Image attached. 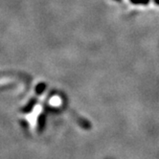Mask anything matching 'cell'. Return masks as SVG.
Here are the masks:
<instances>
[{"label":"cell","mask_w":159,"mask_h":159,"mask_svg":"<svg viewBox=\"0 0 159 159\" xmlns=\"http://www.w3.org/2000/svg\"><path fill=\"white\" fill-rule=\"evenodd\" d=\"M37 103H38V99L37 98H32L28 103L21 108V111H22V113H24V114H28V113H30L33 109H34V107H36V105H37Z\"/></svg>","instance_id":"1"},{"label":"cell","mask_w":159,"mask_h":159,"mask_svg":"<svg viewBox=\"0 0 159 159\" xmlns=\"http://www.w3.org/2000/svg\"><path fill=\"white\" fill-rule=\"evenodd\" d=\"M45 125H46V115L45 113H40L38 117V130L39 132H42L44 128H45Z\"/></svg>","instance_id":"2"},{"label":"cell","mask_w":159,"mask_h":159,"mask_svg":"<svg viewBox=\"0 0 159 159\" xmlns=\"http://www.w3.org/2000/svg\"><path fill=\"white\" fill-rule=\"evenodd\" d=\"M45 89H46V84H45V83L38 84V85L36 86V93H37V95H41L44 92Z\"/></svg>","instance_id":"3"},{"label":"cell","mask_w":159,"mask_h":159,"mask_svg":"<svg viewBox=\"0 0 159 159\" xmlns=\"http://www.w3.org/2000/svg\"><path fill=\"white\" fill-rule=\"evenodd\" d=\"M149 1H150V0H131V2L136 3V4H139V3H141V4H146V3L149 2Z\"/></svg>","instance_id":"4"},{"label":"cell","mask_w":159,"mask_h":159,"mask_svg":"<svg viewBox=\"0 0 159 159\" xmlns=\"http://www.w3.org/2000/svg\"><path fill=\"white\" fill-rule=\"evenodd\" d=\"M154 1H155V3H157L159 5V0H154Z\"/></svg>","instance_id":"5"}]
</instances>
